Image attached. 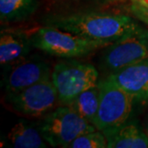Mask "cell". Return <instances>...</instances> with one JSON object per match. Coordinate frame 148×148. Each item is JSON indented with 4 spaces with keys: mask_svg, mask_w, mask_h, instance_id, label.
<instances>
[{
    "mask_svg": "<svg viewBox=\"0 0 148 148\" xmlns=\"http://www.w3.org/2000/svg\"><path fill=\"white\" fill-rule=\"evenodd\" d=\"M49 27L92 40L113 43L143 28L130 16L106 12H82L49 16Z\"/></svg>",
    "mask_w": 148,
    "mask_h": 148,
    "instance_id": "cell-1",
    "label": "cell"
},
{
    "mask_svg": "<svg viewBox=\"0 0 148 148\" xmlns=\"http://www.w3.org/2000/svg\"><path fill=\"white\" fill-rule=\"evenodd\" d=\"M32 46L60 58H77L112 43L92 40L53 27H41L31 35Z\"/></svg>",
    "mask_w": 148,
    "mask_h": 148,
    "instance_id": "cell-2",
    "label": "cell"
},
{
    "mask_svg": "<svg viewBox=\"0 0 148 148\" xmlns=\"http://www.w3.org/2000/svg\"><path fill=\"white\" fill-rule=\"evenodd\" d=\"M42 137L52 147H68L79 136L95 131L93 124L69 106L49 112L38 125Z\"/></svg>",
    "mask_w": 148,
    "mask_h": 148,
    "instance_id": "cell-3",
    "label": "cell"
},
{
    "mask_svg": "<svg viewBox=\"0 0 148 148\" xmlns=\"http://www.w3.org/2000/svg\"><path fill=\"white\" fill-rule=\"evenodd\" d=\"M98 85L100 104L92 124L104 133L128 121L135 99L108 77Z\"/></svg>",
    "mask_w": 148,
    "mask_h": 148,
    "instance_id": "cell-4",
    "label": "cell"
},
{
    "mask_svg": "<svg viewBox=\"0 0 148 148\" xmlns=\"http://www.w3.org/2000/svg\"><path fill=\"white\" fill-rule=\"evenodd\" d=\"M99 74L91 64L77 61H64L53 67L51 80L58 101L69 105L76 96L98 84Z\"/></svg>",
    "mask_w": 148,
    "mask_h": 148,
    "instance_id": "cell-5",
    "label": "cell"
},
{
    "mask_svg": "<svg viewBox=\"0 0 148 148\" xmlns=\"http://www.w3.org/2000/svg\"><path fill=\"white\" fill-rule=\"evenodd\" d=\"M148 58V31L138 32L113 42L103 53L104 67L112 73Z\"/></svg>",
    "mask_w": 148,
    "mask_h": 148,
    "instance_id": "cell-6",
    "label": "cell"
},
{
    "mask_svg": "<svg viewBox=\"0 0 148 148\" xmlns=\"http://www.w3.org/2000/svg\"><path fill=\"white\" fill-rule=\"evenodd\" d=\"M7 98L14 110L28 117L45 116L58 101L57 90L51 79L9 94Z\"/></svg>",
    "mask_w": 148,
    "mask_h": 148,
    "instance_id": "cell-7",
    "label": "cell"
},
{
    "mask_svg": "<svg viewBox=\"0 0 148 148\" xmlns=\"http://www.w3.org/2000/svg\"><path fill=\"white\" fill-rule=\"evenodd\" d=\"M26 58L12 64L4 75L3 82L8 95L16 93L38 82L51 79L52 70L45 60L39 56Z\"/></svg>",
    "mask_w": 148,
    "mask_h": 148,
    "instance_id": "cell-8",
    "label": "cell"
},
{
    "mask_svg": "<svg viewBox=\"0 0 148 148\" xmlns=\"http://www.w3.org/2000/svg\"><path fill=\"white\" fill-rule=\"evenodd\" d=\"M108 78L135 100H148V58L111 73Z\"/></svg>",
    "mask_w": 148,
    "mask_h": 148,
    "instance_id": "cell-9",
    "label": "cell"
},
{
    "mask_svg": "<svg viewBox=\"0 0 148 148\" xmlns=\"http://www.w3.org/2000/svg\"><path fill=\"white\" fill-rule=\"evenodd\" d=\"M31 36L19 30H3L0 34V63L12 65L25 58L30 53Z\"/></svg>",
    "mask_w": 148,
    "mask_h": 148,
    "instance_id": "cell-10",
    "label": "cell"
},
{
    "mask_svg": "<svg viewBox=\"0 0 148 148\" xmlns=\"http://www.w3.org/2000/svg\"><path fill=\"white\" fill-rule=\"evenodd\" d=\"M104 134L107 138L109 148L148 147V137L135 121H127Z\"/></svg>",
    "mask_w": 148,
    "mask_h": 148,
    "instance_id": "cell-11",
    "label": "cell"
},
{
    "mask_svg": "<svg viewBox=\"0 0 148 148\" xmlns=\"http://www.w3.org/2000/svg\"><path fill=\"white\" fill-rule=\"evenodd\" d=\"M8 140L12 147L45 148V140L38 127H34L25 121L16 123L8 135Z\"/></svg>",
    "mask_w": 148,
    "mask_h": 148,
    "instance_id": "cell-12",
    "label": "cell"
},
{
    "mask_svg": "<svg viewBox=\"0 0 148 148\" xmlns=\"http://www.w3.org/2000/svg\"><path fill=\"white\" fill-rule=\"evenodd\" d=\"M38 8L37 0H0V18L3 22L27 20Z\"/></svg>",
    "mask_w": 148,
    "mask_h": 148,
    "instance_id": "cell-13",
    "label": "cell"
},
{
    "mask_svg": "<svg viewBox=\"0 0 148 148\" xmlns=\"http://www.w3.org/2000/svg\"><path fill=\"white\" fill-rule=\"evenodd\" d=\"M99 104L100 88L97 84L95 86L80 93L67 106L72 107L81 116L92 123L97 114Z\"/></svg>",
    "mask_w": 148,
    "mask_h": 148,
    "instance_id": "cell-14",
    "label": "cell"
},
{
    "mask_svg": "<svg viewBox=\"0 0 148 148\" xmlns=\"http://www.w3.org/2000/svg\"><path fill=\"white\" fill-rule=\"evenodd\" d=\"M108 147L106 135L101 131L89 132L77 138L69 145V148H105Z\"/></svg>",
    "mask_w": 148,
    "mask_h": 148,
    "instance_id": "cell-15",
    "label": "cell"
},
{
    "mask_svg": "<svg viewBox=\"0 0 148 148\" xmlns=\"http://www.w3.org/2000/svg\"><path fill=\"white\" fill-rule=\"evenodd\" d=\"M132 11L139 19L148 18V8H143L141 6L132 4Z\"/></svg>",
    "mask_w": 148,
    "mask_h": 148,
    "instance_id": "cell-16",
    "label": "cell"
},
{
    "mask_svg": "<svg viewBox=\"0 0 148 148\" xmlns=\"http://www.w3.org/2000/svg\"><path fill=\"white\" fill-rule=\"evenodd\" d=\"M133 4L148 8V0H132Z\"/></svg>",
    "mask_w": 148,
    "mask_h": 148,
    "instance_id": "cell-17",
    "label": "cell"
},
{
    "mask_svg": "<svg viewBox=\"0 0 148 148\" xmlns=\"http://www.w3.org/2000/svg\"><path fill=\"white\" fill-rule=\"evenodd\" d=\"M141 20L144 21V22H146L148 25V18H143V19H141Z\"/></svg>",
    "mask_w": 148,
    "mask_h": 148,
    "instance_id": "cell-18",
    "label": "cell"
},
{
    "mask_svg": "<svg viewBox=\"0 0 148 148\" xmlns=\"http://www.w3.org/2000/svg\"><path fill=\"white\" fill-rule=\"evenodd\" d=\"M147 129H148V127H147Z\"/></svg>",
    "mask_w": 148,
    "mask_h": 148,
    "instance_id": "cell-19",
    "label": "cell"
}]
</instances>
